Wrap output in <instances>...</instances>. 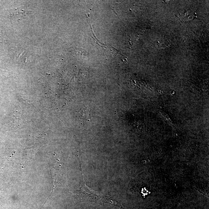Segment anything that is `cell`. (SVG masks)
Wrapping results in <instances>:
<instances>
[{
    "label": "cell",
    "mask_w": 209,
    "mask_h": 209,
    "mask_svg": "<svg viewBox=\"0 0 209 209\" xmlns=\"http://www.w3.org/2000/svg\"><path fill=\"white\" fill-rule=\"evenodd\" d=\"M82 181L80 189L75 192L80 201H89L100 204H102L103 197L98 192L94 191L86 186L82 174Z\"/></svg>",
    "instance_id": "6da1fadb"
},
{
    "label": "cell",
    "mask_w": 209,
    "mask_h": 209,
    "mask_svg": "<svg viewBox=\"0 0 209 209\" xmlns=\"http://www.w3.org/2000/svg\"><path fill=\"white\" fill-rule=\"evenodd\" d=\"M107 203L117 206L119 208L122 209H124L120 203V201H118L117 199L113 197L108 195V196H104L102 198V204Z\"/></svg>",
    "instance_id": "7a4b0ae2"
},
{
    "label": "cell",
    "mask_w": 209,
    "mask_h": 209,
    "mask_svg": "<svg viewBox=\"0 0 209 209\" xmlns=\"http://www.w3.org/2000/svg\"><path fill=\"white\" fill-rule=\"evenodd\" d=\"M29 10H25L22 9L17 8L11 10L10 11V16H26L30 13Z\"/></svg>",
    "instance_id": "3957f363"
},
{
    "label": "cell",
    "mask_w": 209,
    "mask_h": 209,
    "mask_svg": "<svg viewBox=\"0 0 209 209\" xmlns=\"http://www.w3.org/2000/svg\"><path fill=\"white\" fill-rule=\"evenodd\" d=\"M80 118L83 121H87L91 118L90 113L89 110L84 107H82L80 110Z\"/></svg>",
    "instance_id": "277c9868"
}]
</instances>
